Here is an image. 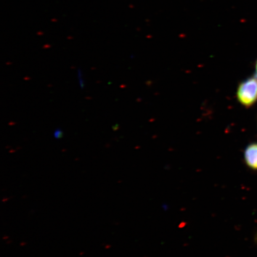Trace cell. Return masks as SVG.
Instances as JSON below:
<instances>
[{"instance_id":"obj_5","label":"cell","mask_w":257,"mask_h":257,"mask_svg":"<svg viewBox=\"0 0 257 257\" xmlns=\"http://www.w3.org/2000/svg\"><path fill=\"white\" fill-rule=\"evenodd\" d=\"M254 76H255L256 78H257V59L256 60L255 65V75H254Z\"/></svg>"},{"instance_id":"obj_3","label":"cell","mask_w":257,"mask_h":257,"mask_svg":"<svg viewBox=\"0 0 257 257\" xmlns=\"http://www.w3.org/2000/svg\"><path fill=\"white\" fill-rule=\"evenodd\" d=\"M53 136L54 138H56L57 140L60 139V138H62L63 136V131L60 128H57V130L54 131Z\"/></svg>"},{"instance_id":"obj_4","label":"cell","mask_w":257,"mask_h":257,"mask_svg":"<svg viewBox=\"0 0 257 257\" xmlns=\"http://www.w3.org/2000/svg\"><path fill=\"white\" fill-rule=\"evenodd\" d=\"M78 76H79V83H80V88L83 89V87H84V83H83V79H82V72L80 71V70H78Z\"/></svg>"},{"instance_id":"obj_1","label":"cell","mask_w":257,"mask_h":257,"mask_svg":"<svg viewBox=\"0 0 257 257\" xmlns=\"http://www.w3.org/2000/svg\"><path fill=\"white\" fill-rule=\"evenodd\" d=\"M237 100L244 107L250 108L257 102V78L250 77L241 82L236 92Z\"/></svg>"},{"instance_id":"obj_2","label":"cell","mask_w":257,"mask_h":257,"mask_svg":"<svg viewBox=\"0 0 257 257\" xmlns=\"http://www.w3.org/2000/svg\"><path fill=\"white\" fill-rule=\"evenodd\" d=\"M244 161L249 168L257 170V143L248 145L244 151Z\"/></svg>"}]
</instances>
